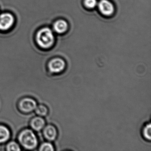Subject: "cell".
<instances>
[{"instance_id":"cell-1","label":"cell","mask_w":151,"mask_h":151,"mask_svg":"<svg viewBox=\"0 0 151 151\" xmlns=\"http://www.w3.org/2000/svg\"><path fill=\"white\" fill-rule=\"evenodd\" d=\"M35 40L40 47L45 49L52 47L55 42L54 34L48 27L40 29L36 33Z\"/></svg>"},{"instance_id":"cell-2","label":"cell","mask_w":151,"mask_h":151,"mask_svg":"<svg viewBox=\"0 0 151 151\" xmlns=\"http://www.w3.org/2000/svg\"><path fill=\"white\" fill-rule=\"evenodd\" d=\"M19 140L22 146L28 149H34L38 144L37 139L36 135L32 131L28 129L21 132Z\"/></svg>"},{"instance_id":"cell-3","label":"cell","mask_w":151,"mask_h":151,"mask_svg":"<svg viewBox=\"0 0 151 151\" xmlns=\"http://www.w3.org/2000/svg\"><path fill=\"white\" fill-rule=\"evenodd\" d=\"M67 63L64 59L60 57L53 58L48 63V69L52 74H60L67 69Z\"/></svg>"},{"instance_id":"cell-4","label":"cell","mask_w":151,"mask_h":151,"mask_svg":"<svg viewBox=\"0 0 151 151\" xmlns=\"http://www.w3.org/2000/svg\"><path fill=\"white\" fill-rule=\"evenodd\" d=\"M15 22L14 17L11 13L4 12L0 14V31L9 30L14 26Z\"/></svg>"},{"instance_id":"cell-5","label":"cell","mask_w":151,"mask_h":151,"mask_svg":"<svg viewBox=\"0 0 151 151\" xmlns=\"http://www.w3.org/2000/svg\"><path fill=\"white\" fill-rule=\"evenodd\" d=\"M99 10L103 15L110 16L114 12V7L108 0H101L98 4Z\"/></svg>"},{"instance_id":"cell-6","label":"cell","mask_w":151,"mask_h":151,"mask_svg":"<svg viewBox=\"0 0 151 151\" xmlns=\"http://www.w3.org/2000/svg\"><path fill=\"white\" fill-rule=\"evenodd\" d=\"M21 110L25 113H29L35 110L37 106L36 101L31 98L23 99L19 104Z\"/></svg>"},{"instance_id":"cell-7","label":"cell","mask_w":151,"mask_h":151,"mask_svg":"<svg viewBox=\"0 0 151 151\" xmlns=\"http://www.w3.org/2000/svg\"><path fill=\"white\" fill-rule=\"evenodd\" d=\"M44 135L47 139L49 141H54L58 136V131L55 126L49 124L45 127Z\"/></svg>"},{"instance_id":"cell-8","label":"cell","mask_w":151,"mask_h":151,"mask_svg":"<svg viewBox=\"0 0 151 151\" xmlns=\"http://www.w3.org/2000/svg\"><path fill=\"white\" fill-rule=\"evenodd\" d=\"M68 27V23L63 20H59L53 24V29L55 32L59 34H63L67 31Z\"/></svg>"},{"instance_id":"cell-9","label":"cell","mask_w":151,"mask_h":151,"mask_svg":"<svg viewBox=\"0 0 151 151\" xmlns=\"http://www.w3.org/2000/svg\"><path fill=\"white\" fill-rule=\"evenodd\" d=\"M45 124V120L40 116H37L32 119L31 122L32 128L36 131H40L44 128Z\"/></svg>"},{"instance_id":"cell-10","label":"cell","mask_w":151,"mask_h":151,"mask_svg":"<svg viewBox=\"0 0 151 151\" xmlns=\"http://www.w3.org/2000/svg\"><path fill=\"white\" fill-rule=\"evenodd\" d=\"M141 136L146 141H150L151 139V125L150 123L145 124L141 129Z\"/></svg>"},{"instance_id":"cell-11","label":"cell","mask_w":151,"mask_h":151,"mask_svg":"<svg viewBox=\"0 0 151 151\" xmlns=\"http://www.w3.org/2000/svg\"><path fill=\"white\" fill-rule=\"evenodd\" d=\"M10 137V132L6 126L0 125V143L7 141Z\"/></svg>"},{"instance_id":"cell-12","label":"cell","mask_w":151,"mask_h":151,"mask_svg":"<svg viewBox=\"0 0 151 151\" xmlns=\"http://www.w3.org/2000/svg\"><path fill=\"white\" fill-rule=\"evenodd\" d=\"M36 114L40 116H45L48 114V109L46 106L41 105L37 106L35 109Z\"/></svg>"},{"instance_id":"cell-13","label":"cell","mask_w":151,"mask_h":151,"mask_svg":"<svg viewBox=\"0 0 151 151\" xmlns=\"http://www.w3.org/2000/svg\"><path fill=\"white\" fill-rule=\"evenodd\" d=\"M40 150L41 151H53L55 150V148L51 143L45 142L40 146Z\"/></svg>"},{"instance_id":"cell-14","label":"cell","mask_w":151,"mask_h":151,"mask_svg":"<svg viewBox=\"0 0 151 151\" xmlns=\"http://www.w3.org/2000/svg\"><path fill=\"white\" fill-rule=\"evenodd\" d=\"M8 151H20L21 148L17 143L14 141H12L9 143L7 145Z\"/></svg>"},{"instance_id":"cell-15","label":"cell","mask_w":151,"mask_h":151,"mask_svg":"<svg viewBox=\"0 0 151 151\" xmlns=\"http://www.w3.org/2000/svg\"><path fill=\"white\" fill-rule=\"evenodd\" d=\"M97 0H84V4L85 6L89 9H92L97 5Z\"/></svg>"}]
</instances>
